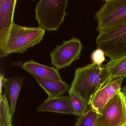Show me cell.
<instances>
[{
  "mask_svg": "<svg viewBox=\"0 0 126 126\" xmlns=\"http://www.w3.org/2000/svg\"><path fill=\"white\" fill-rule=\"evenodd\" d=\"M109 74L110 79L126 77V56L110 60L105 66Z\"/></svg>",
  "mask_w": 126,
  "mask_h": 126,
  "instance_id": "14",
  "label": "cell"
},
{
  "mask_svg": "<svg viewBox=\"0 0 126 126\" xmlns=\"http://www.w3.org/2000/svg\"><path fill=\"white\" fill-rule=\"evenodd\" d=\"M12 113L5 94L0 96V126H12Z\"/></svg>",
  "mask_w": 126,
  "mask_h": 126,
  "instance_id": "15",
  "label": "cell"
},
{
  "mask_svg": "<svg viewBox=\"0 0 126 126\" xmlns=\"http://www.w3.org/2000/svg\"><path fill=\"white\" fill-rule=\"evenodd\" d=\"M91 57L93 63H95L100 67L105 60L104 52L99 48H97L96 50L93 51Z\"/></svg>",
  "mask_w": 126,
  "mask_h": 126,
  "instance_id": "18",
  "label": "cell"
},
{
  "mask_svg": "<svg viewBox=\"0 0 126 126\" xmlns=\"http://www.w3.org/2000/svg\"><path fill=\"white\" fill-rule=\"evenodd\" d=\"M67 0H40L35 9L39 27L48 31H57L67 15Z\"/></svg>",
  "mask_w": 126,
  "mask_h": 126,
  "instance_id": "4",
  "label": "cell"
},
{
  "mask_svg": "<svg viewBox=\"0 0 126 126\" xmlns=\"http://www.w3.org/2000/svg\"><path fill=\"white\" fill-rule=\"evenodd\" d=\"M39 85L45 90L48 96V98L62 96L70 89V85L65 82L44 78L31 74Z\"/></svg>",
  "mask_w": 126,
  "mask_h": 126,
  "instance_id": "10",
  "label": "cell"
},
{
  "mask_svg": "<svg viewBox=\"0 0 126 126\" xmlns=\"http://www.w3.org/2000/svg\"><path fill=\"white\" fill-rule=\"evenodd\" d=\"M17 0H0V31L14 23V14Z\"/></svg>",
  "mask_w": 126,
  "mask_h": 126,
  "instance_id": "13",
  "label": "cell"
},
{
  "mask_svg": "<svg viewBox=\"0 0 126 126\" xmlns=\"http://www.w3.org/2000/svg\"><path fill=\"white\" fill-rule=\"evenodd\" d=\"M96 31L118 25L126 22V0H107L95 15Z\"/></svg>",
  "mask_w": 126,
  "mask_h": 126,
  "instance_id": "6",
  "label": "cell"
},
{
  "mask_svg": "<svg viewBox=\"0 0 126 126\" xmlns=\"http://www.w3.org/2000/svg\"><path fill=\"white\" fill-rule=\"evenodd\" d=\"M4 73L2 74H0V95L2 94V89L3 87H4L5 84L6 83L8 80V79H6L4 77Z\"/></svg>",
  "mask_w": 126,
  "mask_h": 126,
  "instance_id": "19",
  "label": "cell"
},
{
  "mask_svg": "<svg viewBox=\"0 0 126 126\" xmlns=\"http://www.w3.org/2000/svg\"><path fill=\"white\" fill-rule=\"evenodd\" d=\"M109 79L106 68L93 63L76 70L68 93H77L90 105L94 94Z\"/></svg>",
  "mask_w": 126,
  "mask_h": 126,
  "instance_id": "2",
  "label": "cell"
},
{
  "mask_svg": "<svg viewBox=\"0 0 126 126\" xmlns=\"http://www.w3.org/2000/svg\"><path fill=\"white\" fill-rule=\"evenodd\" d=\"M96 40L97 48L110 60L126 56V22L102 29Z\"/></svg>",
  "mask_w": 126,
  "mask_h": 126,
  "instance_id": "3",
  "label": "cell"
},
{
  "mask_svg": "<svg viewBox=\"0 0 126 126\" xmlns=\"http://www.w3.org/2000/svg\"><path fill=\"white\" fill-rule=\"evenodd\" d=\"M126 125V100L119 91L98 113L94 126Z\"/></svg>",
  "mask_w": 126,
  "mask_h": 126,
  "instance_id": "5",
  "label": "cell"
},
{
  "mask_svg": "<svg viewBox=\"0 0 126 126\" xmlns=\"http://www.w3.org/2000/svg\"><path fill=\"white\" fill-rule=\"evenodd\" d=\"M68 94L74 115L79 117L83 115L87 110L89 104L77 93L69 92Z\"/></svg>",
  "mask_w": 126,
  "mask_h": 126,
  "instance_id": "16",
  "label": "cell"
},
{
  "mask_svg": "<svg viewBox=\"0 0 126 126\" xmlns=\"http://www.w3.org/2000/svg\"><path fill=\"white\" fill-rule=\"evenodd\" d=\"M22 67L31 75L35 74L44 78L62 80L59 70L56 68L41 64L33 60L26 61L23 64Z\"/></svg>",
  "mask_w": 126,
  "mask_h": 126,
  "instance_id": "11",
  "label": "cell"
},
{
  "mask_svg": "<svg viewBox=\"0 0 126 126\" xmlns=\"http://www.w3.org/2000/svg\"><path fill=\"white\" fill-rule=\"evenodd\" d=\"M23 81V78L22 77L14 76L8 79L4 86L5 94L7 96L12 116L15 113L17 100L22 88Z\"/></svg>",
  "mask_w": 126,
  "mask_h": 126,
  "instance_id": "12",
  "label": "cell"
},
{
  "mask_svg": "<svg viewBox=\"0 0 126 126\" xmlns=\"http://www.w3.org/2000/svg\"><path fill=\"white\" fill-rule=\"evenodd\" d=\"M36 110L74 115L69 96L48 98L37 108Z\"/></svg>",
  "mask_w": 126,
  "mask_h": 126,
  "instance_id": "9",
  "label": "cell"
},
{
  "mask_svg": "<svg viewBox=\"0 0 126 126\" xmlns=\"http://www.w3.org/2000/svg\"><path fill=\"white\" fill-rule=\"evenodd\" d=\"M124 78L110 79L98 91L91 99L89 107L98 112L102 107L119 91Z\"/></svg>",
  "mask_w": 126,
  "mask_h": 126,
  "instance_id": "8",
  "label": "cell"
},
{
  "mask_svg": "<svg viewBox=\"0 0 126 126\" xmlns=\"http://www.w3.org/2000/svg\"><path fill=\"white\" fill-rule=\"evenodd\" d=\"M97 115L96 111L88 107L85 114L78 118L75 126H94Z\"/></svg>",
  "mask_w": 126,
  "mask_h": 126,
  "instance_id": "17",
  "label": "cell"
},
{
  "mask_svg": "<svg viewBox=\"0 0 126 126\" xmlns=\"http://www.w3.org/2000/svg\"><path fill=\"white\" fill-rule=\"evenodd\" d=\"M82 48L81 42L75 37L63 41L50 53L51 64L59 71L65 70L75 60H79Z\"/></svg>",
  "mask_w": 126,
  "mask_h": 126,
  "instance_id": "7",
  "label": "cell"
},
{
  "mask_svg": "<svg viewBox=\"0 0 126 126\" xmlns=\"http://www.w3.org/2000/svg\"><path fill=\"white\" fill-rule=\"evenodd\" d=\"M122 93L124 94L125 97V99L126 100V85H125L122 89Z\"/></svg>",
  "mask_w": 126,
  "mask_h": 126,
  "instance_id": "20",
  "label": "cell"
},
{
  "mask_svg": "<svg viewBox=\"0 0 126 126\" xmlns=\"http://www.w3.org/2000/svg\"><path fill=\"white\" fill-rule=\"evenodd\" d=\"M45 30L39 27H27L14 23L0 31V57L13 53L23 54L43 39Z\"/></svg>",
  "mask_w": 126,
  "mask_h": 126,
  "instance_id": "1",
  "label": "cell"
}]
</instances>
